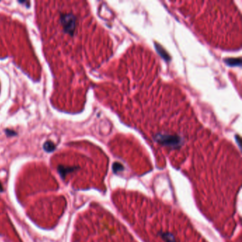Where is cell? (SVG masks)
<instances>
[{
  "instance_id": "3",
  "label": "cell",
  "mask_w": 242,
  "mask_h": 242,
  "mask_svg": "<svg viewBox=\"0 0 242 242\" xmlns=\"http://www.w3.org/2000/svg\"><path fill=\"white\" fill-rule=\"evenodd\" d=\"M0 191H2V187L1 184H0Z\"/></svg>"
},
{
  "instance_id": "2",
  "label": "cell",
  "mask_w": 242,
  "mask_h": 242,
  "mask_svg": "<svg viewBox=\"0 0 242 242\" xmlns=\"http://www.w3.org/2000/svg\"><path fill=\"white\" fill-rule=\"evenodd\" d=\"M43 148L48 152H51L55 148V146L53 142L47 141L43 145Z\"/></svg>"
},
{
  "instance_id": "1",
  "label": "cell",
  "mask_w": 242,
  "mask_h": 242,
  "mask_svg": "<svg viewBox=\"0 0 242 242\" xmlns=\"http://www.w3.org/2000/svg\"><path fill=\"white\" fill-rule=\"evenodd\" d=\"M62 21H63V25L66 31L72 34L74 31L75 27V22L74 16L70 15V14L64 15L62 18Z\"/></svg>"
}]
</instances>
